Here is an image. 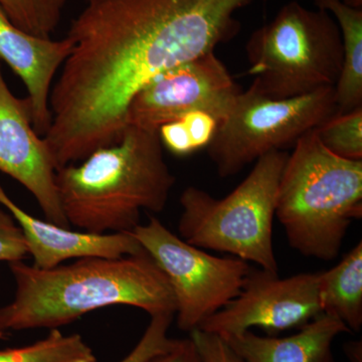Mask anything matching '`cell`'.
<instances>
[{"instance_id": "d6986e66", "label": "cell", "mask_w": 362, "mask_h": 362, "mask_svg": "<svg viewBox=\"0 0 362 362\" xmlns=\"http://www.w3.org/2000/svg\"><path fill=\"white\" fill-rule=\"evenodd\" d=\"M314 130L323 146L335 156L362 160V107L335 113Z\"/></svg>"}, {"instance_id": "52a82bcc", "label": "cell", "mask_w": 362, "mask_h": 362, "mask_svg": "<svg viewBox=\"0 0 362 362\" xmlns=\"http://www.w3.org/2000/svg\"><path fill=\"white\" fill-rule=\"evenodd\" d=\"M337 110L334 88L272 99L252 84L218 124L207 152L218 175L232 177L269 152L293 148L302 136Z\"/></svg>"}, {"instance_id": "ba28073f", "label": "cell", "mask_w": 362, "mask_h": 362, "mask_svg": "<svg viewBox=\"0 0 362 362\" xmlns=\"http://www.w3.org/2000/svg\"><path fill=\"white\" fill-rule=\"evenodd\" d=\"M168 278L176 322L190 333L242 291L252 267L235 257L214 256L170 232L156 216L130 233Z\"/></svg>"}, {"instance_id": "30bf717a", "label": "cell", "mask_w": 362, "mask_h": 362, "mask_svg": "<svg viewBox=\"0 0 362 362\" xmlns=\"http://www.w3.org/2000/svg\"><path fill=\"white\" fill-rule=\"evenodd\" d=\"M319 272L279 277L251 268L242 291L197 329L223 335L258 327L274 335L303 327L322 313L319 298Z\"/></svg>"}, {"instance_id": "484cf974", "label": "cell", "mask_w": 362, "mask_h": 362, "mask_svg": "<svg viewBox=\"0 0 362 362\" xmlns=\"http://www.w3.org/2000/svg\"><path fill=\"white\" fill-rule=\"evenodd\" d=\"M343 4L354 8H362V0H341Z\"/></svg>"}, {"instance_id": "6da1fadb", "label": "cell", "mask_w": 362, "mask_h": 362, "mask_svg": "<svg viewBox=\"0 0 362 362\" xmlns=\"http://www.w3.org/2000/svg\"><path fill=\"white\" fill-rule=\"evenodd\" d=\"M255 0H85L49 96L44 139L57 170L120 141L133 96L159 74L214 52Z\"/></svg>"}, {"instance_id": "ffe728a7", "label": "cell", "mask_w": 362, "mask_h": 362, "mask_svg": "<svg viewBox=\"0 0 362 362\" xmlns=\"http://www.w3.org/2000/svg\"><path fill=\"white\" fill-rule=\"evenodd\" d=\"M173 314H158L150 317V322L139 341L119 362H145L150 357L164 351L173 344L175 338L168 337V330L173 321Z\"/></svg>"}, {"instance_id": "8fae6325", "label": "cell", "mask_w": 362, "mask_h": 362, "mask_svg": "<svg viewBox=\"0 0 362 362\" xmlns=\"http://www.w3.org/2000/svg\"><path fill=\"white\" fill-rule=\"evenodd\" d=\"M0 171L25 187L47 221L70 228L59 202L57 169L44 137L33 126L30 99L9 89L0 63Z\"/></svg>"}, {"instance_id": "7c38bea8", "label": "cell", "mask_w": 362, "mask_h": 362, "mask_svg": "<svg viewBox=\"0 0 362 362\" xmlns=\"http://www.w3.org/2000/svg\"><path fill=\"white\" fill-rule=\"evenodd\" d=\"M71 52L68 37L54 40L30 35L14 25L0 6V62L23 81L32 105L33 128L42 137L52 122V82Z\"/></svg>"}, {"instance_id": "d4e9b609", "label": "cell", "mask_w": 362, "mask_h": 362, "mask_svg": "<svg viewBox=\"0 0 362 362\" xmlns=\"http://www.w3.org/2000/svg\"><path fill=\"white\" fill-rule=\"evenodd\" d=\"M345 356L350 362H362V341L361 340H354L345 343Z\"/></svg>"}, {"instance_id": "e0dca14e", "label": "cell", "mask_w": 362, "mask_h": 362, "mask_svg": "<svg viewBox=\"0 0 362 362\" xmlns=\"http://www.w3.org/2000/svg\"><path fill=\"white\" fill-rule=\"evenodd\" d=\"M0 362H97V357L81 335L52 329L32 345L0 350Z\"/></svg>"}, {"instance_id": "7402d4cb", "label": "cell", "mask_w": 362, "mask_h": 362, "mask_svg": "<svg viewBox=\"0 0 362 362\" xmlns=\"http://www.w3.org/2000/svg\"><path fill=\"white\" fill-rule=\"evenodd\" d=\"M189 337L204 362H244L220 335L195 329Z\"/></svg>"}, {"instance_id": "3957f363", "label": "cell", "mask_w": 362, "mask_h": 362, "mask_svg": "<svg viewBox=\"0 0 362 362\" xmlns=\"http://www.w3.org/2000/svg\"><path fill=\"white\" fill-rule=\"evenodd\" d=\"M56 185L69 225L103 235L132 233L142 211L162 213L175 176L158 132L127 126L116 144L58 169Z\"/></svg>"}, {"instance_id": "44dd1931", "label": "cell", "mask_w": 362, "mask_h": 362, "mask_svg": "<svg viewBox=\"0 0 362 362\" xmlns=\"http://www.w3.org/2000/svg\"><path fill=\"white\" fill-rule=\"evenodd\" d=\"M28 254L25 235L13 216L0 207V262L23 261Z\"/></svg>"}, {"instance_id": "4fadbf2b", "label": "cell", "mask_w": 362, "mask_h": 362, "mask_svg": "<svg viewBox=\"0 0 362 362\" xmlns=\"http://www.w3.org/2000/svg\"><path fill=\"white\" fill-rule=\"evenodd\" d=\"M0 206L4 207L21 226L33 266L51 269L69 259L102 257L120 258L144 251L130 233H92L42 221L26 213L7 195L0 185Z\"/></svg>"}, {"instance_id": "5b68a950", "label": "cell", "mask_w": 362, "mask_h": 362, "mask_svg": "<svg viewBox=\"0 0 362 362\" xmlns=\"http://www.w3.org/2000/svg\"><path fill=\"white\" fill-rule=\"evenodd\" d=\"M288 154L276 150L262 156L247 177L223 199L199 187L185 188L180 199L178 235L199 249L226 252L279 273L273 221Z\"/></svg>"}, {"instance_id": "8992f818", "label": "cell", "mask_w": 362, "mask_h": 362, "mask_svg": "<svg viewBox=\"0 0 362 362\" xmlns=\"http://www.w3.org/2000/svg\"><path fill=\"white\" fill-rule=\"evenodd\" d=\"M252 84L272 99H289L335 88L343 45L337 21L327 11L285 4L274 20L252 33L246 45Z\"/></svg>"}, {"instance_id": "603a6c76", "label": "cell", "mask_w": 362, "mask_h": 362, "mask_svg": "<svg viewBox=\"0 0 362 362\" xmlns=\"http://www.w3.org/2000/svg\"><path fill=\"white\" fill-rule=\"evenodd\" d=\"M180 119L187 128L195 151L207 147L218 129V121L207 112H190Z\"/></svg>"}, {"instance_id": "cb8c5ba5", "label": "cell", "mask_w": 362, "mask_h": 362, "mask_svg": "<svg viewBox=\"0 0 362 362\" xmlns=\"http://www.w3.org/2000/svg\"><path fill=\"white\" fill-rule=\"evenodd\" d=\"M145 362H204L192 338L173 339V344L164 351L150 357Z\"/></svg>"}, {"instance_id": "9c48e42d", "label": "cell", "mask_w": 362, "mask_h": 362, "mask_svg": "<svg viewBox=\"0 0 362 362\" xmlns=\"http://www.w3.org/2000/svg\"><path fill=\"white\" fill-rule=\"evenodd\" d=\"M242 88L214 52L159 74L133 96L127 125L158 132L185 114L204 111L218 124L228 116Z\"/></svg>"}, {"instance_id": "4316f807", "label": "cell", "mask_w": 362, "mask_h": 362, "mask_svg": "<svg viewBox=\"0 0 362 362\" xmlns=\"http://www.w3.org/2000/svg\"><path fill=\"white\" fill-rule=\"evenodd\" d=\"M7 334L6 332H4V331L0 330V340L6 339Z\"/></svg>"}, {"instance_id": "ac0fdd59", "label": "cell", "mask_w": 362, "mask_h": 362, "mask_svg": "<svg viewBox=\"0 0 362 362\" xmlns=\"http://www.w3.org/2000/svg\"><path fill=\"white\" fill-rule=\"evenodd\" d=\"M68 0H0L11 21L25 32L51 39L61 23Z\"/></svg>"}, {"instance_id": "7a4b0ae2", "label": "cell", "mask_w": 362, "mask_h": 362, "mask_svg": "<svg viewBox=\"0 0 362 362\" xmlns=\"http://www.w3.org/2000/svg\"><path fill=\"white\" fill-rule=\"evenodd\" d=\"M16 292L0 307V330L58 329L98 309L130 306L150 317L175 315V295L156 261L143 251L120 258L87 257L51 269L9 264Z\"/></svg>"}, {"instance_id": "5bb4252c", "label": "cell", "mask_w": 362, "mask_h": 362, "mask_svg": "<svg viewBox=\"0 0 362 362\" xmlns=\"http://www.w3.org/2000/svg\"><path fill=\"white\" fill-rule=\"evenodd\" d=\"M344 333L351 332L342 321L321 313L290 337H261L247 330L221 337L244 362H335L332 345Z\"/></svg>"}, {"instance_id": "277c9868", "label": "cell", "mask_w": 362, "mask_h": 362, "mask_svg": "<svg viewBox=\"0 0 362 362\" xmlns=\"http://www.w3.org/2000/svg\"><path fill=\"white\" fill-rule=\"evenodd\" d=\"M275 216L293 250L307 258L337 259L349 226L362 218V160L335 156L309 131L288 154Z\"/></svg>"}, {"instance_id": "9a60e30c", "label": "cell", "mask_w": 362, "mask_h": 362, "mask_svg": "<svg viewBox=\"0 0 362 362\" xmlns=\"http://www.w3.org/2000/svg\"><path fill=\"white\" fill-rule=\"evenodd\" d=\"M317 8L329 13L341 33L343 62L335 86L337 114L362 107V8L341 0H314Z\"/></svg>"}, {"instance_id": "2e32d148", "label": "cell", "mask_w": 362, "mask_h": 362, "mask_svg": "<svg viewBox=\"0 0 362 362\" xmlns=\"http://www.w3.org/2000/svg\"><path fill=\"white\" fill-rule=\"evenodd\" d=\"M322 313L339 319L350 332L362 327V243L329 270L319 272Z\"/></svg>"}]
</instances>
